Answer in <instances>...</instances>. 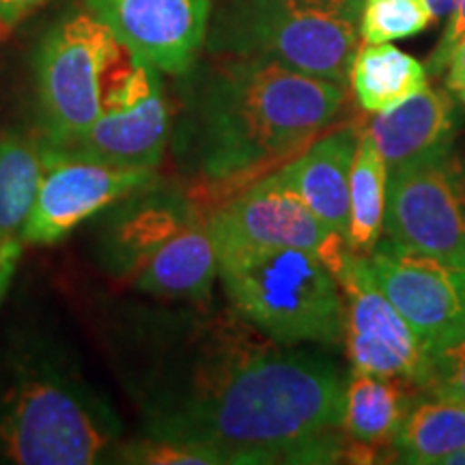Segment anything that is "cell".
<instances>
[{
  "instance_id": "20",
  "label": "cell",
  "mask_w": 465,
  "mask_h": 465,
  "mask_svg": "<svg viewBox=\"0 0 465 465\" xmlns=\"http://www.w3.org/2000/svg\"><path fill=\"white\" fill-rule=\"evenodd\" d=\"M353 97L364 113L391 110L427 86V69L391 44L358 45L349 69Z\"/></svg>"
},
{
  "instance_id": "12",
  "label": "cell",
  "mask_w": 465,
  "mask_h": 465,
  "mask_svg": "<svg viewBox=\"0 0 465 465\" xmlns=\"http://www.w3.org/2000/svg\"><path fill=\"white\" fill-rule=\"evenodd\" d=\"M153 182H158L155 168L113 166L52 147L50 166L39 185L31 218L22 232V243L25 246L56 243L80 223Z\"/></svg>"
},
{
  "instance_id": "19",
  "label": "cell",
  "mask_w": 465,
  "mask_h": 465,
  "mask_svg": "<svg viewBox=\"0 0 465 465\" xmlns=\"http://www.w3.org/2000/svg\"><path fill=\"white\" fill-rule=\"evenodd\" d=\"M44 134L14 132L0 138V237L20 240L50 166Z\"/></svg>"
},
{
  "instance_id": "22",
  "label": "cell",
  "mask_w": 465,
  "mask_h": 465,
  "mask_svg": "<svg viewBox=\"0 0 465 465\" xmlns=\"http://www.w3.org/2000/svg\"><path fill=\"white\" fill-rule=\"evenodd\" d=\"M388 196V168L369 134L360 136L349 174V229L347 243L353 252L366 254L383 235Z\"/></svg>"
},
{
  "instance_id": "31",
  "label": "cell",
  "mask_w": 465,
  "mask_h": 465,
  "mask_svg": "<svg viewBox=\"0 0 465 465\" xmlns=\"http://www.w3.org/2000/svg\"><path fill=\"white\" fill-rule=\"evenodd\" d=\"M457 93V97H459V102H461L463 104V108H465V84L461 86V89H457L455 91Z\"/></svg>"
},
{
  "instance_id": "9",
  "label": "cell",
  "mask_w": 465,
  "mask_h": 465,
  "mask_svg": "<svg viewBox=\"0 0 465 465\" xmlns=\"http://www.w3.org/2000/svg\"><path fill=\"white\" fill-rule=\"evenodd\" d=\"M207 223L218 259L252 250L304 248L315 250L334 272L349 250L345 237L330 231L272 173L220 203Z\"/></svg>"
},
{
  "instance_id": "14",
  "label": "cell",
  "mask_w": 465,
  "mask_h": 465,
  "mask_svg": "<svg viewBox=\"0 0 465 465\" xmlns=\"http://www.w3.org/2000/svg\"><path fill=\"white\" fill-rule=\"evenodd\" d=\"M362 130L353 124H336L317 141L276 168L274 179L295 194L336 235L349 229V174Z\"/></svg>"
},
{
  "instance_id": "16",
  "label": "cell",
  "mask_w": 465,
  "mask_h": 465,
  "mask_svg": "<svg viewBox=\"0 0 465 465\" xmlns=\"http://www.w3.org/2000/svg\"><path fill=\"white\" fill-rule=\"evenodd\" d=\"M411 383L351 373L342 397L341 429L347 438V463H377L394 452V440L418 394Z\"/></svg>"
},
{
  "instance_id": "7",
  "label": "cell",
  "mask_w": 465,
  "mask_h": 465,
  "mask_svg": "<svg viewBox=\"0 0 465 465\" xmlns=\"http://www.w3.org/2000/svg\"><path fill=\"white\" fill-rule=\"evenodd\" d=\"M332 274L342 295V347L351 373L399 380L420 392L429 353L375 282L369 261L349 248Z\"/></svg>"
},
{
  "instance_id": "28",
  "label": "cell",
  "mask_w": 465,
  "mask_h": 465,
  "mask_svg": "<svg viewBox=\"0 0 465 465\" xmlns=\"http://www.w3.org/2000/svg\"><path fill=\"white\" fill-rule=\"evenodd\" d=\"M446 89L457 91L465 84V33L457 39L450 48L449 61H446Z\"/></svg>"
},
{
  "instance_id": "29",
  "label": "cell",
  "mask_w": 465,
  "mask_h": 465,
  "mask_svg": "<svg viewBox=\"0 0 465 465\" xmlns=\"http://www.w3.org/2000/svg\"><path fill=\"white\" fill-rule=\"evenodd\" d=\"M427 5L435 20H440V17H449L457 9L459 0H427Z\"/></svg>"
},
{
  "instance_id": "17",
  "label": "cell",
  "mask_w": 465,
  "mask_h": 465,
  "mask_svg": "<svg viewBox=\"0 0 465 465\" xmlns=\"http://www.w3.org/2000/svg\"><path fill=\"white\" fill-rule=\"evenodd\" d=\"M218 278V252L207 218L194 216L138 267L136 289L164 300H205Z\"/></svg>"
},
{
  "instance_id": "15",
  "label": "cell",
  "mask_w": 465,
  "mask_h": 465,
  "mask_svg": "<svg viewBox=\"0 0 465 465\" xmlns=\"http://www.w3.org/2000/svg\"><path fill=\"white\" fill-rule=\"evenodd\" d=\"M386 162L388 174L440 158L455 147L459 113L449 91L424 86L391 110L377 113L364 130Z\"/></svg>"
},
{
  "instance_id": "26",
  "label": "cell",
  "mask_w": 465,
  "mask_h": 465,
  "mask_svg": "<svg viewBox=\"0 0 465 465\" xmlns=\"http://www.w3.org/2000/svg\"><path fill=\"white\" fill-rule=\"evenodd\" d=\"M22 248H25V243L20 240H5V237H0V300H3L5 291L9 287L11 276L15 274Z\"/></svg>"
},
{
  "instance_id": "13",
  "label": "cell",
  "mask_w": 465,
  "mask_h": 465,
  "mask_svg": "<svg viewBox=\"0 0 465 465\" xmlns=\"http://www.w3.org/2000/svg\"><path fill=\"white\" fill-rule=\"evenodd\" d=\"M119 44L162 74L183 75L205 44L209 0H86Z\"/></svg>"
},
{
  "instance_id": "1",
  "label": "cell",
  "mask_w": 465,
  "mask_h": 465,
  "mask_svg": "<svg viewBox=\"0 0 465 465\" xmlns=\"http://www.w3.org/2000/svg\"><path fill=\"white\" fill-rule=\"evenodd\" d=\"M342 397L345 377L332 358L229 334L153 407L149 438L209 449L223 463H339Z\"/></svg>"
},
{
  "instance_id": "5",
  "label": "cell",
  "mask_w": 465,
  "mask_h": 465,
  "mask_svg": "<svg viewBox=\"0 0 465 465\" xmlns=\"http://www.w3.org/2000/svg\"><path fill=\"white\" fill-rule=\"evenodd\" d=\"M362 0H237L223 45L295 72L347 84Z\"/></svg>"
},
{
  "instance_id": "30",
  "label": "cell",
  "mask_w": 465,
  "mask_h": 465,
  "mask_svg": "<svg viewBox=\"0 0 465 465\" xmlns=\"http://www.w3.org/2000/svg\"><path fill=\"white\" fill-rule=\"evenodd\" d=\"M441 465H465V449L457 450L455 455H450Z\"/></svg>"
},
{
  "instance_id": "27",
  "label": "cell",
  "mask_w": 465,
  "mask_h": 465,
  "mask_svg": "<svg viewBox=\"0 0 465 465\" xmlns=\"http://www.w3.org/2000/svg\"><path fill=\"white\" fill-rule=\"evenodd\" d=\"M45 0H0V28H14Z\"/></svg>"
},
{
  "instance_id": "3",
  "label": "cell",
  "mask_w": 465,
  "mask_h": 465,
  "mask_svg": "<svg viewBox=\"0 0 465 465\" xmlns=\"http://www.w3.org/2000/svg\"><path fill=\"white\" fill-rule=\"evenodd\" d=\"M121 422L100 394L42 351L0 369V459L22 465H91L121 449Z\"/></svg>"
},
{
  "instance_id": "18",
  "label": "cell",
  "mask_w": 465,
  "mask_h": 465,
  "mask_svg": "<svg viewBox=\"0 0 465 465\" xmlns=\"http://www.w3.org/2000/svg\"><path fill=\"white\" fill-rule=\"evenodd\" d=\"M155 183L127 194L125 205L114 212L108 252L119 272L138 270L162 242L196 216L190 199L155 188Z\"/></svg>"
},
{
  "instance_id": "11",
  "label": "cell",
  "mask_w": 465,
  "mask_h": 465,
  "mask_svg": "<svg viewBox=\"0 0 465 465\" xmlns=\"http://www.w3.org/2000/svg\"><path fill=\"white\" fill-rule=\"evenodd\" d=\"M171 134V110L160 72L130 52V67L114 80L104 113L61 151L124 168H158Z\"/></svg>"
},
{
  "instance_id": "21",
  "label": "cell",
  "mask_w": 465,
  "mask_h": 465,
  "mask_svg": "<svg viewBox=\"0 0 465 465\" xmlns=\"http://www.w3.org/2000/svg\"><path fill=\"white\" fill-rule=\"evenodd\" d=\"M465 449V403L438 397L414 399L394 440L401 463L441 465Z\"/></svg>"
},
{
  "instance_id": "25",
  "label": "cell",
  "mask_w": 465,
  "mask_h": 465,
  "mask_svg": "<svg viewBox=\"0 0 465 465\" xmlns=\"http://www.w3.org/2000/svg\"><path fill=\"white\" fill-rule=\"evenodd\" d=\"M465 33V0H459L457 9L449 15V25H446V31L441 35L438 48L429 58V67H431L433 74H440L446 69V61H449L450 48L455 42Z\"/></svg>"
},
{
  "instance_id": "8",
  "label": "cell",
  "mask_w": 465,
  "mask_h": 465,
  "mask_svg": "<svg viewBox=\"0 0 465 465\" xmlns=\"http://www.w3.org/2000/svg\"><path fill=\"white\" fill-rule=\"evenodd\" d=\"M383 237L429 257L465 261V164L455 149L388 174Z\"/></svg>"
},
{
  "instance_id": "10",
  "label": "cell",
  "mask_w": 465,
  "mask_h": 465,
  "mask_svg": "<svg viewBox=\"0 0 465 465\" xmlns=\"http://www.w3.org/2000/svg\"><path fill=\"white\" fill-rule=\"evenodd\" d=\"M369 270L431 356L465 336V261L429 257L381 235Z\"/></svg>"
},
{
  "instance_id": "6",
  "label": "cell",
  "mask_w": 465,
  "mask_h": 465,
  "mask_svg": "<svg viewBox=\"0 0 465 465\" xmlns=\"http://www.w3.org/2000/svg\"><path fill=\"white\" fill-rule=\"evenodd\" d=\"M124 45L89 9L63 17L37 54V93L44 136L63 149L78 141L104 113L113 69Z\"/></svg>"
},
{
  "instance_id": "23",
  "label": "cell",
  "mask_w": 465,
  "mask_h": 465,
  "mask_svg": "<svg viewBox=\"0 0 465 465\" xmlns=\"http://www.w3.org/2000/svg\"><path fill=\"white\" fill-rule=\"evenodd\" d=\"M433 22L427 0H362L360 37L364 44H388L414 37Z\"/></svg>"
},
{
  "instance_id": "2",
  "label": "cell",
  "mask_w": 465,
  "mask_h": 465,
  "mask_svg": "<svg viewBox=\"0 0 465 465\" xmlns=\"http://www.w3.org/2000/svg\"><path fill=\"white\" fill-rule=\"evenodd\" d=\"M345 104V84L272 58H232L185 110L177 153L203 188L226 201L341 124Z\"/></svg>"
},
{
  "instance_id": "4",
  "label": "cell",
  "mask_w": 465,
  "mask_h": 465,
  "mask_svg": "<svg viewBox=\"0 0 465 465\" xmlns=\"http://www.w3.org/2000/svg\"><path fill=\"white\" fill-rule=\"evenodd\" d=\"M226 298L243 323L282 345L342 342V295L315 250L270 248L218 259Z\"/></svg>"
},
{
  "instance_id": "24",
  "label": "cell",
  "mask_w": 465,
  "mask_h": 465,
  "mask_svg": "<svg viewBox=\"0 0 465 465\" xmlns=\"http://www.w3.org/2000/svg\"><path fill=\"white\" fill-rule=\"evenodd\" d=\"M420 394L465 403V336L429 356Z\"/></svg>"
}]
</instances>
